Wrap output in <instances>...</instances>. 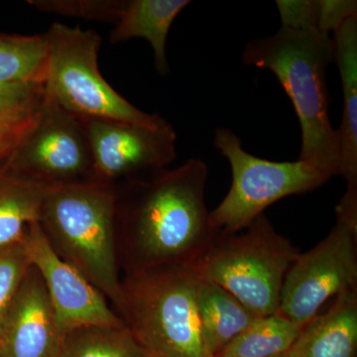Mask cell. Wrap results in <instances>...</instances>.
<instances>
[{
  "label": "cell",
  "mask_w": 357,
  "mask_h": 357,
  "mask_svg": "<svg viewBox=\"0 0 357 357\" xmlns=\"http://www.w3.org/2000/svg\"><path fill=\"white\" fill-rule=\"evenodd\" d=\"M208 167L199 158L115 185L117 251L128 272L196 265L220 231L206 208Z\"/></svg>",
  "instance_id": "6da1fadb"
},
{
  "label": "cell",
  "mask_w": 357,
  "mask_h": 357,
  "mask_svg": "<svg viewBox=\"0 0 357 357\" xmlns=\"http://www.w3.org/2000/svg\"><path fill=\"white\" fill-rule=\"evenodd\" d=\"M333 57L332 35L286 27L252 40L243 52V64L273 73L292 102L302 130L299 160L331 178L340 174L337 133L330 119L326 86V68Z\"/></svg>",
  "instance_id": "7a4b0ae2"
},
{
  "label": "cell",
  "mask_w": 357,
  "mask_h": 357,
  "mask_svg": "<svg viewBox=\"0 0 357 357\" xmlns=\"http://www.w3.org/2000/svg\"><path fill=\"white\" fill-rule=\"evenodd\" d=\"M115 203V188L95 181L52 185L38 223L54 251L117 307L121 280Z\"/></svg>",
  "instance_id": "3957f363"
},
{
  "label": "cell",
  "mask_w": 357,
  "mask_h": 357,
  "mask_svg": "<svg viewBox=\"0 0 357 357\" xmlns=\"http://www.w3.org/2000/svg\"><path fill=\"white\" fill-rule=\"evenodd\" d=\"M196 265L173 263L128 272L116 309L149 357H213L199 326Z\"/></svg>",
  "instance_id": "277c9868"
},
{
  "label": "cell",
  "mask_w": 357,
  "mask_h": 357,
  "mask_svg": "<svg viewBox=\"0 0 357 357\" xmlns=\"http://www.w3.org/2000/svg\"><path fill=\"white\" fill-rule=\"evenodd\" d=\"M48 44L44 96L79 119H107L158 128L165 119L137 109L119 95L98 68L102 38L93 30L53 23Z\"/></svg>",
  "instance_id": "5b68a950"
},
{
  "label": "cell",
  "mask_w": 357,
  "mask_h": 357,
  "mask_svg": "<svg viewBox=\"0 0 357 357\" xmlns=\"http://www.w3.org/2000/svg\"><path fill=\"white\" fill-rule=\"evenodd\" d=\"M300 255L262 213L236 234H218L196 267L258 317L278 312L284 279Z\"/></svg>",
  "instance_id": "8992f818"
},
{
  "label": "cell",
  "mask_w": 357,
  "mask_h": 357,
  "mask_svg": "<svg viewBox=\"0 0 357 357\" xmlns=\"http://www.w3.org/2000/svg\"><path fill=\"white\" fill-rule=\"evenodd\" d=\"M213 143L232 175L227 196L210 211L211 227L220 234L241 231L279 199L311 192L332 178L309 162L269 161L248 153L229 128H218Z\"/></svg>",
  "instance_id": "52a82bcc"
},
{
  "label": "cell",
  "mask_w": 357,
  "mask_h": 357,
  "mask_svg": "<svg viewBox=\"0 0 357 357\" xmlns=\"http://www.w3.org/2000/svg\"><path fill=\"white\" fill-rule=\"evenodd\" d=\"M3 169L49 187L91 181L93 159L83 121L44 96Z\"/></svg>",
  "instance_id": "ba28073f"
},
{
  "label": "cell",
  "mask_w": 357,
  "mask_h": 357,
  "mask_svg": "<svg viewBox=\"0 0 357 357\" xmlns=\"http://www.w3.org/2000/svg\"><path fill=\"white\" fill-rule=\"evenodd\" d=\"M357 290V231L338 222L314 248L289 268L278 312L305 325L326 301Z\"/></svg>",
  "instance_id": "9c48e42d"
},
{
  "label": "cell",
  "mask_w": 357,
  "mask_h": 357,
  "mask_svg": "<svg viewBox=\"0 0 357 357\" xmlns=\"http://www.w3.org/2000/svg\"><path fill=\"white\" fill-rule=\"evenodd\" d=\"M81 121L91 147L95 182L114 187L165 169L177 156V134L169 122L150 128L107 119Z\"/></svg>",
  "instance_id": "30bf717a"
},
{
  "label": "cell",
  "mask_w": 357,
  "mask_h": 357,
  "mask_svg": "<svg viewBox=\"0 0 357 357\" xmlns=\"http://www.w3.org/2000/svg\"><path fill=\"white\" fill-rule=\"evenodd\" d=\"M26 255L44 282L61 333L84 326L126 325L98 290L52 248L38 222L26 231Z\"/></svg>",
  "instance_id": "8fae6325"
},
{
  "label": "cell",
  "mask_w": 357,
  "mask_h": 357,
  "mask_svg": "<svg viewBox=\"0 0 357 357\" xmlns=\"http://www.w3.org/2000/svg\"><path fill=\"white\" fill-rule=\"evenodd\" d=\"M62 340L41 275L30 265L0 330V357H59Z\"/></svg>",
  "instance_id": "7c38bea8"
},
{
  "label": "cell",
  "mask_w": 357,
  "mask_h": 357,
  "mask_svg": "<svg viewBox=\"0 0 357 357\" xmlns=\"http://www.w3.org/2000/svg\"><path fill=\"white\" fill-rule=\"evenodd\" d=\"M332 37L344 93L342 119L337 129L340 176L347 182L345 192L357 195V17L345 20Z\"/></svg>",
  "instance_id": "4fadbf2b"
},
{
  "label": "cell",
  "mask_w": 357,
  "mask_h": 357,
  "mask_svg": "<svg viewBox=\"0 0 357 357\" xmlns=\"http://www.w3.org/2000/svg\"><path fill=\"white\" fill-rule=\"evenodd\" d=\"M357 290L335 297L332 307L310 319L286 357H356Z\"/></svg>",
  "instance_id": "5bb4252c"
},
{
  "label": "cell",
  "mask_w": 357,
  "mask_h": 357,
  "mask_svg": "<svg viewBox=\"0 0 357 357\" xmlns=\"http://www.w3.org/2000/svg\"><path fill=\"white\" fill-rule=\"evenodd\" d=\"M189 0H126V6L110 34V43L146 40L153 50L155 68L161 76L170 73L166 55L167 38L174 21Z\"/></svg>",
  "instance_id": "9a60e30c"
},
{
  "label": "cell",
  "mask_w": 357,
  "mask_h": 357,
  "mask_svg": "<svg viewBox=\"0 0 357 357\" xmlns=\"http://www.w3.org/2000/svg\"><path fill=\"white\" fill-rule=\"evenodd\" d=\"M198 310L204 345L213 357L218 356L258 318L229 291L202 276Z\"/></svg>",
  "instance_id": "2e32d148"
},
{
  "label": "cell",
  "mask_w": 357,
  "mask_h": 357,
  "mask_svg": "<svg viewBox=\"0 0 357 357\" xmlns=\"http://www.w3.org/2000/svg\"><path fill=\"white\" fill-rule=\"evenodd\" d=\"M3 166L0 168V248L24 239L29 225L38 222L45 195L50 188L9 175Z\"/></svg>",
  "instance_id": "e0dca14e"
},
{
  "label": "cell",
  "mask_w": 357,
  "mask_h": 357,
  "mask_svg": "<svg viewBox=\"0 0 357 357\" xmlns=\"http://www.w3.org/2000/svg\"><path fill=\"white\" fill-rule=\"evenodd\" d=\"M305 325L278 312L258 317L215 357H277L287 354Z\"/></svg>",
  "instance_id": "ac0fdd59"
},
{
  "label": "cell",
  "mask_w": 357,
  "mask_h": 357,
  "mask_svg": "<svg viewBox=\"0 0 357 357\" xmlns=\"http://www.w3.org/2000/svg\"><path fill=\"white\" fill-rule=\"evenodd\" d=\"M59 357H149L122 326H84L63 335Z\"/></svg>",
  "instance_id": "d6986e66"
},
{
  "label": "cell",
  "mask_w": 357,
  "mask_h": 357,
  "mask_svg": "<svg viewBox=\"0 0 357 357\" xmlns=\"http://www.w3.org/2000/svg\"><path fill=\"white\" fill-rule=\"evenodd\" d=\"M47 59L45 34L0 33V84H44Z\"/></svg>",
  "instance_id": "ffe728a7"
},
{
  "label": "cell",
  "mask_w": 357,
  "mask_h": 357,
  "mask_svg": "<svg viewBox=\"0 0 357 357\" xmlns=\"http://www.w3.org/2000/svg\"><path fill=\"white\" fill-rule=\"evenodd\" d=\"M28 3L43 13L115 24L126 0H31Z\"/></svg>",
  "instance_id": "44dd1931"
},
{
  "label": "cell",
  "mask_w": 357,
  "mask_h": 357,
  "mask_svg": "<svg viewBox=\"0 0 357 357\" xmlns=\"http://www.w3.org/2000/svg\"><path fill=\"white\" fill-rule=\"evenodd\" d=\"M29 266L23 241L0 248V330Z\"/></svg>",
  "instance_id": "7402d4cb"
},
{
  "label": "cell",
  "mask_w": 357,
  "mask_h": 357,
  "mask_svg": "<svg viewBox=\"0 0 357 357\" xmlns=\"http://www.w3.org/2000/svg\"><path fill=\"white\" fill-rule=\"evenodd\" d=\"M43 100L44 84H0V112L36 109Z\"/></svg>",
  "instance_id": "603a6c76"
},
{
  "label": "cell",
  "mask_w": 357,
  "mask_h": 357,
  "mask_svg": "<svg viewBox=\"0 0 357 357\" xmlns=\"http://www.w3.org/2000/svg\"><path fill=\"white\" fill-rule=\"evenodd\" d=\"M281 27L295 30H318L319 0L276 1ZM319 31V30H318Z\"/></svg>",
  "instance_id": "cb8c5ba5"
},
{
  "label": "cell",
  "mask_w": 357,
  "mask_h": 357,
  "mask_svg": "<svg viewBox=\"0 0 357 357\" xmlns=\"http://www.w3.org/2000/svg\"><path fill=\"white\" fill-rule=\"evenodd\" d=\"M351 17H357L356 0H319V31L333 34Z\"/></svg>",
  "instance_id": "d4e9b609"
},
{
  "label": "cell",
  "mask_w": 357,
  "mask_h": 357,
  "mask_svg": "<svg viewBox=\"0 0 357 357\" xmlns=\"http://www.w3.org/2000/svg\"><path fill=\"white\" fill-rule=\"evenodd\" d=\"M40 107L32 109H13L0 112V138L9 135V134L20 132L26 126H29Z\"/></svg>",
  "instance_id": "484cf974"
},
{
  "label": "cell",
  "mask_w": 357,
  "mask_h": 357,
  "mask_svg": "<svg viewBox=\"0 0 357 357\" xmlns=\"http://www.w3.org/2000/svg\"><path fill=\"white\" fill-rule=\"evenodd\" d=\"M24 129L20 131V132L9 134V135L0 138V168L4 165L6 160L10 156L11 152L13 151L14 147H15L16 143L18 142V139H20Z\"/></svg>",
  "instance_id": "4316f807"
},
{
  "label": "cell",
  "mask_w": 357,
  "mask_h": 357,
  "mask_svg": "<svg viewBox=\"0 0 357 357\" xmlns=\"http://www.w3.org/2000/svg\"><path fill=\"white\" fill-rule=\"evenodd\" d=\"M277 357H286V356H285V354H284V356H277Z\"/></svg>",
  "instance_id": "83f0119b"
}]
</instances>
